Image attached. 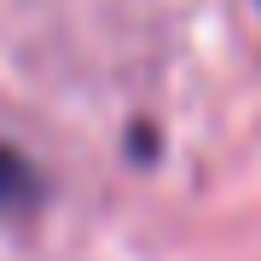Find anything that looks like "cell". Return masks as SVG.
I'll return each mask as SVG.
<instances>
[{"instance_id": "1", "label": "cell", "mask_w": 261, "mask_h": 261, "mask_svg": "<svg viewBox=\"0 0 261 261\" xmlns=\"http://www.w3.org/2000/svg\"><path fill=\"white\" fill-rule=\"evenodd\" d=\"M41 197H47V180L35 174V163L0 140V215H35Z\"/></svg>"}]
</instances>
